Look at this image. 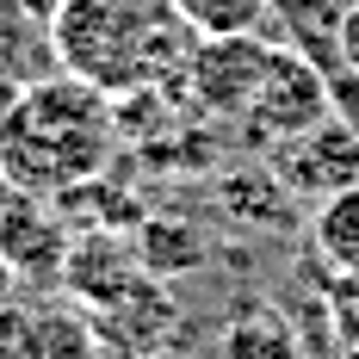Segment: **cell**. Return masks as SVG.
<instances>
[{
    "label": "cell",
    "instance_id": "obj_1",
    "mask_svg": "<svg viewBox=\"0 0 359 359\" xmlns=\"http://www.w3.org/2000/svg\"><path fill=\"white\" fill-rule=\"evenodd\" d=\"M198 32L174 0H62L50 19V50L62 74L100 87L106 100L180 93Z\"/></svg>",
    "mask_w": 359,
    "mask_h": 359
},
{
    "label": "cell",
    "instance_id": "obj_2",
    "mask_svg": "<svg viewBox=\"0 0 359 359\" xmlns=\"http://www.w3.org/2000/svg\"><path fill=\"white\" fill-rule=\"evenodd\" d=\"M111 149H118V106L100 87L56 74V81L25 87L0 137V174L32 198H62L106 174Z\"/></svg>",
    "mask_w": 359,
    "mask_h": 359
},
{
    "label": "cell",
    "instance_id": "obj_3",
    "mask_svg": "<svg viewBox=\"0 0 359 359\" xmlns=\"http://www.w3.org/2000/svg\"><path fill=\"white\" fill-rule=\"evenodd\" d=\"M334 118V100H328V69H316L310 56H297L285 50L279 37H273V56H266V74H260V87H254V106H248V124L260 143H291V137H304V130H316Z\"/></svg>",
    "mask_w": 359,
    "mask_h": 359
},
{
    "label": "cell",
    "instance_id": "obj_4",
    "mask_svg": "<svg viewBox=\"0 0 359 359\" xmlns=\"http://www.w3.org/2000/svg\"><path fill=\"white\" fill-rule=\"evenodd\" d=\"M266 56H273V37H198L192 43V62H186V81L180 93L205 118H248L254 106V87L266 74Z\"/></svg>",
    "mask_w": 359,
    "mask_h": 359
},
{
    "label": "cell",
    "instance_id": "obj_5",
    "mask_svg": "<svg viewBox=\"0 0 359 359\" xmlns=\"http://www.w3.org/2000/svg\"><path fill=\"white\" fill-rule=\"evenodd\" d=\"M273 174L291 186V198H316V205H323V198H334V192L359 186V130L341 124V118H328V124H316V130L279 143Z\"/></svg>",
    "mask_w": 359,
    "mask_h": 359
},
{
    "label": "cell",
    "instance_id": "obj_6",
    "mask_svg": "<svg viewBox=\"0 0 359 359\" xmlns=\"http://www.w3.org/2000/svg\"><path fill=\"white\" fill-rule=\"evenodd\" d=\"M143 254H137V236H111V229H93V236H81L62 260V285L81 310H111L118 297H130V291L143 285Z\"/></svg>",
    "mask_w": 359,
    "mask_h": 359
},
{
    "label": "cell",
    "instance_id": "obj_7",
    "mask_svg": "<svg viewBox=\"0 0 359 359\" xmlns=\"http://www.w3.org/2000/svg\"><path fill=\"white\" fill-rule=\"evenodd\" d=\"M93 323H100V341L106 347L143 359V353H168V334H174L180 310H174V297H168V279H143L130 297H118Z\"/></svg>",
    "mask_w": 359,
    "mask_h": 359
},
{
    "label": "cell",
    "instance_id": "obj_8",
    "mask_svg": "<svg viewBox=\"0 0 359 359\" xmlns=\"http://www.w3.org/2000/svg\"><path fill=\"white\" fill-rule=\"evenodd\" d=\"M353 0H273V37L310 56L316 69H341V25H347Z\"/></svg>",
    "mask_w": 359,
    "mask_h": 359
},
{
    "label": "cell",
    "instance_id": "obj_9",
    "mask_svg": "<svg viewBox=\"0 0 359 359\" xmlns=\"http://www.w3.org/2000/svg\"><path fill=\"white\" fill-rule=\"evenodd\" d=\"M217 359H304V341L291 328L285 310L273 304H248L242 316H229L217 334Z\"/></svg>",
    "mask_w": 359,
    "mask_h": 359
},
{
    "label": "cell",
    "instance_id": "obj_10",
    "mask_svg": "<svg viewBox=\"0 0 359 359\" xmlns=\"http://www.w3.org/2000/svg\"><path fill=\"white\" fill-rule=\"evenodd\" d=\"M137 254L149 279H180L205 266V229L186 217H143L137 223Z\"/></svg>",
    "mask_w": 359,
    "mask_h": 359
},
{
    "label": "cell",
    "instance_id": "obj_11",
    "mask_svg": "<svg viewBox=\"0 0 359 359\" xmlns=\"http://www.w3.org/2000/svg\"><path fill=\"white\" fill-rule=\"evenodd\" d=\"M310 248L323 254L334 273H359V186L334 192L310 217Z\"/></svg>",
    "mask_w": 359,
    "mask_h": 359
},
{
    "label": "cell",
    "instance_id": "obj_12",
    "mask_svg": "<svg viewBox=\"0 0 359 359\" xmlns=\"http://www.w3.org/2000/svg\"><path fill=\"white\" fill-rule=\"evenodd\" d=\"M198 37H254L273 25V0H174Z\"/></svg>",
    "mask_w": 359,
    "mask_h": 359
},
{
    "label": "cell",
    "instance_id": "obj_13",
    "mask_svg": "<svg viewBox=\"0 0 359 359\" xmlns=\"http://www.w3.org/2000/svg\"><path fill=\"white\" fill-rule=\"evenodd\" d=\"M37 328H43V353L50 359H93L106 341H100V323H93V310H81V304H50V310H37Z\"/></svg>",
    "mask_w": 359,
    "mask_h": 359
},
{
    "label": "cell",
    "instance_id": "obj_14",
    "mask_svg": "<svg viewBox=\"0 0 359 359\" xmlns=\"http://www.w3.org/2000/svg\"><path fill=\"white\" fill-rule=\"evenodd\" d=\"M0 359H50L43 353L37 310H25V304H0Z\"/></svg>",
    "mask_w": 359,
    "mask_h": 359
},
{
    "label": "cell",
    "instance_id": "obj_15",
    "mask_svg": "<svg viewBox=\"0 0 359 359\" xmlns=\"http://www.w3.org/2000/svg\"><path fill=\"white\" fill-rule=\"evenodd\" d=\"M328 100H334V118L359 130V74L353 69H334V74H328Z\"/></svg>",
    "mask_w": 359,
    "mask_h": 359
},
{
    "label": "cell",
    "instance_id": "obj_16",
    "mask_svg": "<svg viewBox=\"0 0 359 359\" xmlns=\"http://www.w3.org/2000/svg\"><path fill=\"white\" fill-rule=\"evenodd\" d=\"M341 69L359 74V0L347 6V25H341Z\"/></svg>",
    "mask_w": 359,
    "mask_h": 359
},
{
    "label": "cell",
    "instance_id": "obj_17",
    "mask_svg": "<svg viewBox=\"0 0 359 359\" xmlns=\"http://www.w3.org/2000/svg\"><path fill=\"white\" fill-rule=\"evenodd\" d=\"M19 100H25V87H19L13 74H0V137H6V124H13V111H19Z\"/></svg>",
    "mask_w": 359,
    "mask_h": 359
},
{
    "label": "cell",
    "instance_id": "obj_18",
    "mask_svg": "<svg viewBox=\"0 0 359 359\" xmlns=\"http://www.w3.org/2000/svg\"><path fill=\"white\" fill-rule=\"evenodd\" d=\"M56 6H62V0H19V13H25V19H37L43 32H50V19H56Z\"/></svg>",
    "mask_w": 359,
    "mask_h": 359
}]
</instances>
